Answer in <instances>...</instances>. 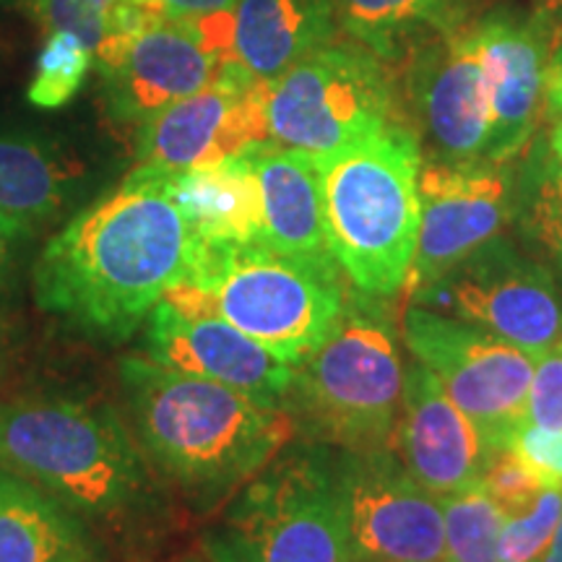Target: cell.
<instances>
[{"label": "cell", "instance_id": "2", "mask_svg": "<svg viewBox=\"0 0 562 562\" xmlns=\"http://www.w3.org/2000/svg\"><path fill=\"white\" fill-rule=\"evenodd\" d=\"M140 448L170 480L227 490L261 474L294 435L279 402L250 396L167 364L131 360L121 368Z\"/></svg>", "mask_w": 562, "mask_h": 562}, {"label": "cell", "instance_id": "25", "mask_svg": "<svg viewBox=\"0 0 562 562\" xmlns=\"http://www.w3.org/2000/svg\"><path fill=\"white\" fill-rule=\"evenodd\" d=\"M45 34L68 32L94 55L100 74L112 68L128 42L159 13L144 0H24Z\"/></svg>", "mask_w": 562, "mask_h": 562}, {"label": "cell", "instance_id": "36", "mask_svg": "<svg viewBox=\"0 0 562 562\" xmlns=\"http://www.w3.org/2000/svg\"><path fill=\"white\" fill-rule=\"evenodd\" d=\"M533 13L544 19L562 42V0H533Z\"/></svg>", "mask_w": 562, "mask_h": 562}, {"label": "cell", "instance_id": "15", "mask_svg": "<svg viewBox=\"0 0 562 562\" xmlns=\"http://www.w3.org/2000/svg\"><path fill=\"white\" fill-rule=\"evenodd\" d=\"M409 94L419 136L438 161H487L490 79L480 24L435 37L414 60Z\"/></svg>", "mask_w": 562, "mask_h": 562}, {"label": "cell", "instance_id": "14", "mask_svg": "<svg viewBox=\"0 0 562 562\" xmlns=\"http://www.w3.org/2000/svg\"><path fill=\"white\" fill-rule=\"evenodd\" d=\"M271 140L263 81L235 66L211 87L138 125V170L175 175L216 165Z\"/></svg>", "mask_w": 562, "mask_h": 562}, {"label": "cell", "instance_id": "18", "mask_svg": "<svg viewBox=\"0 0 562 562\" xmlns=\"http://www.w3.org/2000/svg\"><path fill=\"white\" fill-rule=\"evenodd\" d=\"M149 357L266 402H279L292 383V364L281 362L232 323L214 313H182L167 300L149 315Z\"/></svg>", "mask_w": 562, "mask_h": 562}, {"label": "cell", "instance_id": "10", "mask_svg": "<svg viewBox=\"0 0 562 562\" xmlns=\"http://www.w3.org/2000/svg\"><path fill=\"white\" fill-rule=\"evenodd\" d=\"M414 305L453 313L526 355L562 341V297L547 266L495 237L446 277L412 294Z\"/></svg>", "mask_w": 562, "mask_h": 562}, {"label": "cell", "instance_id": "23", "mask_svg": "<svg viewBox=\"0 0 562 562\" xmlns=\"http://www.w3.org/2000/svg\"><path fill=\"white\" fill-rule=\"evenodd\" d=\"M83 165L30 133H0V214L26 229L53 220L76 193Z\"/></svg>", "mask_w": 562, "mask_h": 562}, {"label": "cell", "instance_id": "24", "mask_svg": "<svg viewBox=\"0 0 562 562\" xmlns=\"http://www.w3.org/2000/svg\"><path fill=\"white\" fill-rule=\"evenodd\" d=\"M336 21L378 58L459 26V0H331Z\"/></svg>", "mask_w": 562, "mask_h": 562}, {"label": "cell", "instance_id": "8", "mask_svg": "<svg viewBox=\"0 0 562 562\" xmlns=\"http://www.w3.org/2000/svg\"><path fill=\"white\" fill-rule=\"evenodd\" d=\"M273 144L323 157L393 123V91L378 55L328 45L263 81Z\"/></svg>", "mask_w": 562, "mask_h": 562}, {"label": "cell", "instance_id": "22", "mask_svg": "<svg viewBox=\"0 0 562 562\" xmlns=\"http://www.w3.org/2000/svg\"><path fill=\"white\" fill-rule=\"evenodd\" d=\"M0 562H94L81 518L0 467Z\"/></svg>", "mask_w": 562, "mask_h": 562}, {"label": "cell", "instance_id": "16", "mask_svg": "<svg viewBox=\"0 0 562 562\" xmlns=\"http://www.w3.org/2000/svg\"><path fill=\"white\" fill-rule=\"evenodd\" d=\"M480 24L490 79L487 161L518 157L537 131L544 104L547 66L560 37L537 13L495 11Z\"/></svg>", "mask_w": 562, "mask_h": 562}, {"label": "cell", "instance_id": "3", "mask_svg": "<svg viewBox=\"0 0 562 562\" xmlns=\"http://www.w3.org/2000/svg\"><path fill=\"white\" fill-rule=\"evenodd\" d=\"M334 256H292L269 245L203 248L193 277L165 300L182 313H214L286 364L313 355L347 311Z\"/></svg>", "mask_w": 562, "mask_h": 562}, {"label": "cell", "instance_id": "19", "mask_svg": "<svg viewBox=\"0 0 562 562\" xmlns=\"http://www.w3.org/2000/svg\"><path fill=\"white\" fill-rule=\"evenodd\" d=\"M331 0H235L232 58L256 81H271L336 32Z\"/></svg>", "mask_w": 562, "mask_h": 562}, {"label": "cell", "instance_id": "28", "mask_svg": "<svg viewBox=\"0 0 562 562\" xmlns=\"http://www.w3.org/2000/svg\"><path fill=\"white\" fill-rule=\"evenodd\" d=\"M562 521V487H544L529 508L513 513L501 531V562H542Z\"/></svg>", "mask_w": 562, "mask_h": 562}, {"label": "cell", "instance_id": "32", "mask_svg": "<svg viewBox=\"0 0 562 562\" xmlns=\"http://www.w3.org/2000/svg\"><path fill=\"white\" fill-rule=\"evenodd\" d=\"M505 448L516 453L547 487H562V432L521 425Z\"/></svg>", "mask_w": 562, "mask_h": 562}, {"label": "cell", "instance_id": "39", "mask_svg": "<svg viewBox=\"0 0 562 562\" xmlns=\"http://www.w3.org/2000/svg\"><path fill=\"white\" fill-rule=\"evenodd\" d=\"M0 3H11V0H0Z\"/></svg>", "mask_w": 562, "mask_h": 562}, {"label": "cell", "instance_id": "38", "mask_svg": "<svg viewBox=\"0 0 562 562\" xmlns=\"http://www.w3.org/2000/svg\"><path fill=\"white\" fill-rule=\"evenodd\" d=\"M542 562H562V521H560V526H558V531H554L552 544L547 547Z\"/></svg>", "mask_w": 562, "mask_h": 562}, {"label": "cell", "instance_id": "37", "mask_svg": "<svg viewBox=\"0 0 562 562\" xmlns=\"http://www.w3.org/2000/svg\"><path fill=\"white\" fill-rule=\"evenodd\" d=\"M550 159L562 170V121H554L550 131Z\"/></svg>", "mask_w": 562, "mask_h": 562}, {"label": "cell", "instance_id": "34", "mask_svg": "<svg viewBox=\"0 0 562 562\" xmlns=\"http://www.w3.org/2000/svg\"><path fill=\"white\" fill-rule=\"evenodd\" d=\"M544 108L554 117V121H562V42L554 47L550 66H547Z\"/></svg>", "mask_w": 562, "mask_h": 562}, {"label": "cell", "instance_id": "29", "mask_svg": "<svg viewBox=\"0 0 562 562\" xmlns=\"http://www.w3.org/2000/svg\"><path fill=\"white\" fill-rule=\"evenodd\" d=\"M480 484L487 490L492 501L508 513V516L529 508V505L537 501L539 492L547 487V484L539 480L516 453L508 451V448L492 451Z\"/></svg>", "mask_w": 562, "mask_h": 562}, {"label": "cell", "instance_id": "26", "mask_svg": "<svg viewBox=\"0 0 562 562\" xmlns=\"http://www.w3.org/2000/svg\"><path fill=\"white\" fill-rule=\"evenodd\" d=\"M446 526L442 562H501V531L508 513L487 495L482 484L440 497Z\"/></svg>", "mask_w": 562, "mask_h": 562}, {"label": "cell", "instance_id": "20", "mask_svg": "<svg viewBox=\"0 0 562 562\" xmlns=\"http://www.w3.org/2000/svg\"><path fill=\"white\" fill-rule=\"evenodd\" d=\"M261 188V245L292 256H331L323 222L321 175L315 157L263 140L245 151Z\"/></svg>", "mask_w": 562, "mask_h": 562}, {"label": "cell", "instance_id": "5", "mask_svg": "<svg viewBox=\"0 0 562 562\" xmlns=\"http://www.w3.org/2000/svg\"><path fill=\"white\" fill-rule=\"evenodd\" d=\"M115 412L66 398L0 404V467L76 516L110 521L144 495V467Z\"/></svg>", "mask_w": 562, "mask_h": 562}, {"label": "cell", "instance_id": "6", "mask_svg": "<svg viewBox=\"0 0 562 562\" xmlns=\"http://www.w3.org/2000/svg\"><path fill=\"white\" fill-rule=\"evenodd\" d=\"M404 372L391 323L347 302L339 326L292 368L294 422L347 453L391 448Z\"/></svg>", "mask_w": 562, "mask_h": 562}, {"label": "cell", "instance_id": "33", "mask_svg": "<svg viewBox=\"0 0 562 562\" xmlns=\"http://www.w3.org/2000/svg\"><path fill=\"white\" fill-rule=\"evenodd\" d=\"M146 5L159 16L191 19L206 16V13H220L235 5V0H144Z\"/></svg>", "mask_w": 562, "mask_h": 562}, {"label": "cell", "instance_id": "31", "mask_svg": "<svg viewBox=\"0 0 562 562\" xmlns=\"http://www.w3.org/2000/svg\"><path fill=\"white\" fill-rule=\"evenodd\" d=\"M529 229L562 271V170L550 159L539 170L529 199Z\"/></svg>", "mask_w": 562, "mask_h": 562}, {"label": "cell", "instance_id": "30", "mask_svg": "<svg viewBox=\"0 0 562 562\" xmlns=\"http://www.w3.org/2000/svg\"><path fill=\"white\" fill-rule=\"evenodd\" d=\"M524 425L562 432V341L533 357Z\"/></svg>", "mask_w": 562, "mask_h": 562}, {"label": "cell", "instance_id": "9", "mask_svg": "<svg viewBox=\"0 0 562 562\" xmlns=\"http://www.w3.org/2000/svg\"><path fill=\"white\" fill-rule=\"evenodd\" d=\"M402 336L414 360L438 378L453 404L474 422L490 451L508 446L526 419L531 357L472 323L414 302L402 315Z\"/></svg>", "mask_w": 562, "mask_h": 562}, {"label": "cell", "instance_id": "21", "mask_svg": "<svg viewBox=\"0 0 562 562\" xmlns=\"http://www.w3.org/2000/svg\"><path fill=\"white\" fill-rule=\"evenodd\" d=\"M167 182L203 248L261 243V188L245 151L199 170L167 175Z\"/></svg>", "mask_w": 562, "mask_h": 562}, {"label": "cell", "instance_id": "27", "mask_svg": "<svg viewBox=\"0 0 562 562\" xmlns=\"http://www.w3.org/2000/svg\"><path fill=\"white\" fill-rule=\"evenodd\" d=\"M94 55L68 32L47 34L26 97L40 110H60L79 94Z\"/></svg>", "mask_w": 562, "mask_h": 562}, {"label": "cell", "instance_id": "11", "mask_svg": "<svg viewBox=\"0 0 562 562\" xmlns=\"http://www.w3.org/2000/svg\"><path fill=\"white\" fill-rule=\"evenodd\" d=\"M235 66L229 9L191 19L159 16L104 70V94L117 121L140 125L220 81Z\"/></svg>", "mask_w": 562, "mask_h": 562}, {"label": "cell", "instance_id": "1", "mask_svg": "<svg viewBox=\"0 0 562 562\" xmlns=\"http://www.w3.org/2000/svg\"><path fill=\"white\" fill-rule=\"evenodd\" d=\"M201 252L167 175L136 167L47 243L34 266V297L87 331L128 336L193 277Z\"/></svg>", "mask_w": 562, "mask_h": 562}, {"label": "cell", "instance_id": "4", "mask_svg": "<svg viewBox=\"0 0 562 562\" xmlns=\"http://www.w3.org/2000/svg\"><path fill=\"white\" fill-rule=\"evenodd\" d=\"M315 165L334 261L362 292L402 290L419 229V138L393 121Z\"/></svg>", "mask_w": 562, "mask_h": 562}, {"label": "cell", "instance_id": "7", "mask_svg": "<svg viewBox=\"0 0 562 562\" xmlns=\"http://www.w3.org/2000/svg\"><path fill=\"white\" fill-rule=\"evenodd\" d=\"M209 562H351L334 474L313 459L266 467L206 533Z\"/></svg>", "mask_w": 562, "mask_h": 562}, {"label": "cell", "instance_id": "35", "mask_svg": "<svg viewBox=\"0 0 562 562\" xmlns=\"http://www.w3.org/2000/svg\"><path fill=\"white\" fill-rule=\"evenodd\" d=\"M24 232H30V229L24 227V224H19L16 220H11V216L0 214V269H3L5 258H9L13 240H16L19 235H24Z\"/></svg>", "mask_w": 562, "mask_h": 562}, {"label": "cell", "instance_id": "12", "mask_svg": "<svg viewBox=\"0 0 562 562\" xmlns=\"http://www.w3.org/2000/svg\"><path fill=\"white\" fill-rule=\"evenodd\" d=\"M351 562H442L440 497L412 480L391 448L347 453L334 472Z\"/></svg>", "mask_w": 562, "mask_h": 562}, {"label": "cell", "instance_id": "13", "mask_svg": "<svg viewBox=\"0 0 562 562\" xmlns=\"http://www.w3.org/2000/svg\"><path fill=\"white\" fill-rule=\"evenodd\" d=\"M419 229L404 294L446 277L510 220L513 182L495 161H425L419 170Z\"/></svg>", "mask_w": 562, "mask_h": 562}, {"label": "cell", "instance_id": "17", "mask_svg": "<svg viewBox=\"0 0 562 562\" xmlns=\"http://www.w3.org/2000/svg\"><path fill=\"white\" fill-rule=\"evenodd\" d=\"M391 451L412 480L435 497L480 484L492 456L474 422L419 362L404 372L402 417L396 419Z\"/></svg>", "mask_w": 562, "mask_h": 562}]
</instances>
